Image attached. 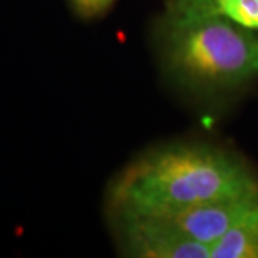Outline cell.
Listing matches in <instances>:
<instances>
[{
    "instance_id": "8992f818",
    "label": "cell",
    "mask_w": 258,
    "mask_h": 258,
    "mask_svg": "<svg viewBox=\"0 0 258 258\" xmlns=\"http://www.w3.org/2000/svg\"><path fill=\"white\" fill-rule=\"evenodd\" d=\"M212 10L222 18L258 33V0H208Z\"/></svg>"
},
{
    "instance_id": "3957f363",
    "label": "cell",
    "mask_w": 258,
    "mask_h": 258,
    "mask_svg": "<svg viewBox=\"0 0 258 258\" xmlns=\"http://www.w3.org/2000/svg\"><path fill=\"white\" fill-rule=\"evenodd\" d=\"M119 252L131 258H211V248L192 240L162 215L112 217Z\"/></svg>"
},
{
    "instance_id": "52a82bcc",
    "label": "cell",
    "mask_w": 258,
    "mask_h": 258,
    "mask_svg": "<svg viewBox=\"0 0 258 258\" xmlns=\"http://www.w3.org/2000/svg\"><path fill=\"white\" fill-rule=\"evenodd\" d=\"M116 0H71L74 12L83 19H92L103 15Z\"/></svg>"
},
{
    "instance_id": "277c9868",
    "label": "cell",
    "mask_w": 258,
    "mask_h": 258,
    "mask_svg": "<svg viewBox=\"0 0 258 258\" xmlns=\"http://www.w3.org/2000/svg\"><path fill=\"white\" fill-rule=\"evenodd\" d=\"M258 207V189L235 197H227L201 204L172 215L169 218L192 240L211 245L227 231L240 222L247 214Z\"/></svg>"
},
{
    "instance_id": "7a4b0ae2",
    "label": "cell",
    "mask_w": 258,
    "mask_h": 258,
    "mask_svg": "<svg viewBox=\"0 0 258 258\" xmlns=\"http://www.w3.org/2000/svg\"><path fill=\"white\" fill-rule=\"evenodd\" d=\"M155 46L165 75L185 92L211 98L258 81V33L215 13L208 0H168Z\"/></svg>"
},
{
    "instance_id": "5b68a950",
    "label": "cell",
    "mask_w": 258,
    "mask_h": 258,
    "mask_svg": "<svg viewBox=\"0 0 258 258\" xmlns=\"http://www.w3.org/2000/svg\"><path fill=\"white\" fill-rule=\"evenodd\" d=\"M211 258H258V207L212 244Z\"/></svg>"
},
{
    "instance_id": "6da1fadb",
    "label": "cell",
    "mask_w": 258,
    "mask_h": 258,
    "mask_svg": "<svg viewBox=\"0 0 258 258\" xmlns=\"http://www.w3.org/2000/svg\"><path fill=\"white\" fill-rule=\"evenodd\" d=\"M258 189V176L227 149L175 142L144 152L112 181V217L172 215L201 204Z\"/></svg>"
}]
</instances>
